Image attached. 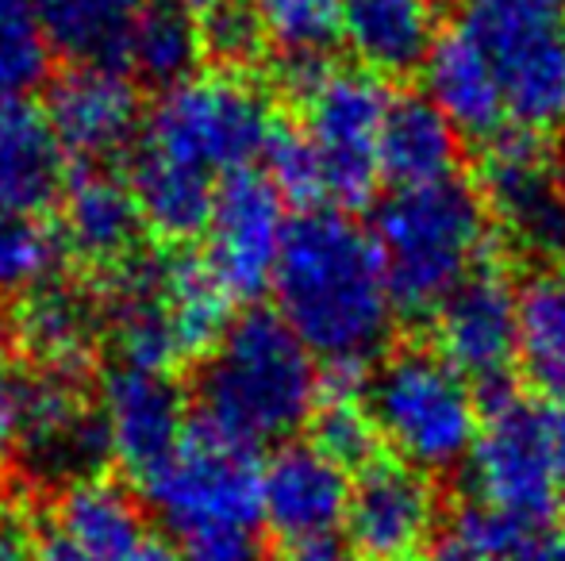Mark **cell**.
<instances>
[{
  "label": "cell",
  "instance_id": "6da1fadb",
  "mask_svg": "<svg viewBox=\"0 0 565 561\" xmlns=\"http://www.w3.org/2000/svg\"><path fill=\"white\" fill-rule=\"evenodd\" d=\"M274 300L316 362L358 374L385 354L401 312L373 235L342 212H308L289 224Z\"/></svg>",
  "mask_w": 565,
  "mask_h": 561
},
{
  "label": "cell",
  "instance_id": "7a4b0ae2",
  "mask_svg": "<svg viewBox=\"0 0 565 561\" xmlns=\"http://www.w3.org/2000/svg\"><path fill=\"white\" fill-rule=\"evenodd\" d=\"M323 374L277 312L227 323L196 377L201 427L243 450L292 439L320 408Z\"/></svg>",
  "mask_w": 565,
  "mask_h": 561
},
{
  "label": "cell",
  "instance_id": "3957f363",
  "mask_svg": "<svg viewBox=\"0 0 565 561\" xmlns=\"http://www.w3.org/2000/svg\"><path fill=\"white\" fill-rule=\"evenodd\" d=\"M370 235L396 308L424 315L489 266L492 219L473 185L447 177L388 193L373 212Z\"/></svg>",
  "mask_w": 565,
  "mask_h": 561
},
{
  "label": "cell",
  "instance_id": "277c9868",
  "mask_svg": "<svg viewBox=\"0 0 565 561\" xmlns=\"http://www.w3.org/2000/svg\"><path fill=\"white\" fill-rule=\"evenodd\" d=\"M365 408L377 439L396 450V462L427 477L466 465L484 420L473 385L424 346H404L373 369Z\"/></svg>",
  "mask_w": 565,
  "mask_h": 561
},
{
  "label": "cell",
  "instance_id": "5b68a950",
  "mask_svg": "<svg viewBox=\"0 0 565 561\" xmlns=\"http://www.w3.org/2000/svg\"><path fill=\"white\" fill-rule=\"evenodd\" d=\"M458 28L481 46L504 120L520 136L565 131V0H466Z\"/></svg>",
  "mask_w": 565,
  "mask_h": 561
},
{
  "label": "cell",
  "instance_id": "8992f818",
  "mask_svg": "<svg viewBox=\"0 0 565 561\" xmlns=\"http://www.w3.org/2000/svg\"><path fill=\"white\" fill-rule=\"evenodd\" d=\"M277 120L269 100L235 74H193L162 89L142 123L139 147L224 181L266 154Z\"/></svg>",
  "mask_w": 565,
  "mask_h": 561
},
{
  "label": "cell",
  "instance_id": "52a82bcc",
  "mask_svg": "<svg viewBox=\"0 0 565 561\" xmlns=\"http://www.w3.org/2000/svg\"><path fill=\"white\" fill-rule=\"evenodd\" d=\"M292 89L305 105V139L323 173V201L358 208L381 181L377 142L388 112V89L362 66L292 62Z\"/></svg>",
  "mask_w": 565,
  "mask_h": 561
},
{
  "label": "cell",
  "instance_id": "ba28073f",
  "mask_svg": "<svg viewBox=\"0 0 565 561\" xmlns=\"http://www.w3.org/2000/svg\"><path fill=\"white\" fill-rule=\"evenodd\" d=\"M139 488L150 511L178 531L181 542L254 531L262 524V465L254 450L204 427L189 431L181 446L139 481Z\"/></svg>",
  "mask_w": 565,
  "mask_h": 561
},
{
  "label": "cell",
  "instance_id": "9c48e42d",
  "mask_svg": "<svg viewBox=\"0 0 565 561\" xmlns=\"http://www.w3.org/2000/svg\"><path fill=\"white\" fill-rule=\"evenodd\" d=\"M469 504L535 535L558 504L562 462L554 450L546 408L497 392L466 462Z\"/></svg>",
  "mask_w": 565,
  "mask_h": 561
},
{
  "label": "cell",
  "instance_id": "30bf717a",
  "mask_svg": "<svg viewBox=\"0 0 565 561\" xmlns=\"http://www.w3.org/2000/svg\"><path fill=\"white\" fill-rule=\"evenodd\" d=\"M484 208L523 258L565 266V150L551 139L508 131L489 142L481 165Z\"/></svg>",
  "mask_w": 565,
  "mask_h": 561
},
{
  "label": "cell",
  "instance_id": "8fae6325",
  "mask_svg": "<svg viewBox=\"0 0 565 561\" xmlns=\"http://www.w3.org/2000/svg\"><path fill=\"white\" fill-rule=\"evenodd\" d=\"M209 250L204 262L227 289L231 300H258L274 289L289 224H285V196L266 173H231L216 188V208L209 219Z\"/></svg>",
  "mask_w": 565,
  "mask_h": 561
},
{
  "label": "cell",
  "instance_id": "7c38bea8",
  "mask_svg": "<svg viewBox=\"0 0 565 561\" xmlns=\"http://www.w3.org/2000/svg\"><path fill=\"white\" fill-rule=\"evenodd\" d=\"M435 481L408 462H370L350 481L347 535L365 561H416L439 531Z\"/></svg>",
  "mask_w": 565,
  "mask_h": 561
},
{
  "label": "cell",
  "instance_id": "4fadbf2b",
  "mask_svg": "<svg viewBox=\"0 0 565 561\" xmlns=\"http://www.w3.org/2000/svg\"><path fill=\"white\" fill-rule=\"evenodd\" d=\"M435 354L469 385H500L520 362V292L484 266L435 308Z\"/></svg>",
  "mask_w": 565,
  "mask_h": 561
},
{
  "label": "cell",
  "instance_id": "5bb4252c",
  "mask_svg": "<svg viewBox=\"0 0 565 561\" xmlns=\"http://www.w3.org/2000/svg\"><path fill=\"white\" fill-rule=\"evenodd\" d=\"M46 116L66 154L108 162L142 136V97L124 66H70L46 89Z\"/></svg>",
  "mask_w": 565,
  "mask_h": 561
},
{
  "label": "cell",
  "instance_id": "9a60e30c",
  "mask_svg": "<svg viewBox=\"0 0 565 561\" xmlns=\"http://www.w3.org/2000/svg\"><path fill=\"white\" fill-rule=\"evenodd\" d=\"M347 470L312 442H285L262 465V524L292 550L331 542L347 524Z\"/></svg>",
  "mask_w": 565,
  "mask_h": 561
},
{
  "label": "cell",
  "instance_id": "2e32d148",
  "mask_svg": "<svg viewBox=\"0 0 565 561\" xmlns=\"http://www.w3.org/2000/svg\"><path fill=\"white\" fill-rule=\"evenodd\" d=\"M108 450L135 481L166 462L185 439V392L162 369L119 366L100 389Z\"/></svg>",
  "mask_w": 565,
  "mask_h": 561
},
{
  "label": "cell",
  "instance_id": "e0dca14e",
  "mask_svg": "<svg viewBox=\"0 0 565 561\" xmlns=\"http://www.w3.org/2000/svg\"><path fill=\"white\" fill-rule=\"evenodd\" d=\"M20 454L43 477H77L89 481L108 450V434L100 412H93L74 389V377L43 374L31 377L28 427H23Z\"/></svg>",
  "mask_w": 565,
  "mask_h": 561
},
{
  "label": "cell",
  "instance_id": "ac0fdd59",
  "mask_svg": "<svg viewBox=\"0 0 565 561\" xmlns=\"http://www.w3.org/2000/svg\"><path fill=\"white\" fill-rule=\"evenodd\" d=\"M142 212L127 181L105 170H89L74 177L62 196V247L82 258L89 270L113 278L135 258L142 235Z\"/></svg>",
  "mask_w": 565,
  "mask_h": 561
},
{
  "label": "cell",
  "instance_id": "d6986e66",
  "mask_svg": "<svg viewBox=\"0 0 565 561\" xmlns=\"http://www.w3.org/2000/svg\"><path fill=\"white\" fill-rule=\"evenodd\" d=\"M70 154L46 108L20 97L0 105V208L39 212L66 196Z\"/></svg>",
  "mask_w": 565,
  "mask_h": 561
},
{
  "label": "cell",
  "instance_id": "ffe728a7",
  "mask_svg": "<svg viewBox=\"0 0 565 561\" xmlns=\"http://www.w3.org/2000/svg\"><path fill=\"white\" fill-rule=\"evenodd\" d=\"M339 35L370 74H412L443 35L439 0H342Z\"/></svg>",
  "mask_w": 565,
  "mask_h": 561
},
{
  "label": "cell",
  "instance_id": "44dd1931",
  "mask_svg": "<svg viewBox=\"0 0 565 561\" xmlns=\"http://www.w3.org/2000/svg\"><path fill=\"white\" fill-rule=\"evenodd\" d=\"M100 331H105V312L97 300L66 281L39 284L15 308V338L39 366H46V374H82L97 350Z\"/></svg>",
  "mask_w": 565,
  "mask_h": 561
},
{
  "label": "cell",
  "instance_id": "7402d4cb",
  "mask_svg": "<svg viewBox=\"0 0 565 561\" xmlns=\"http://www.w3.org/2000/svg\"><path fill=\"white\" fill-rule=\"evenodd\" d=\"M427 100L454 123V131L466 139L497 142L508 136L504 105H500L497 82L489 74L481 46L473 43L466 28H447L435 43L431 58L424 62Z\"/></svg>",
  "mask_w": 565,
  "mask_h": 561
},
{
  "label": "cell",
  "instance_id": "603a6c76",
  "mask_svg": "<svg viewBox=\"0 0 565 561\" xmlns=\"http://www.w3.org/2000/svg\"><path fill=\"white\" fill-rule=\"evenodd\" d=\"M458 139L454 123L427 97H393L377 142L381 177L396 188L447 181L458 165Z\"/></svg>",
  "mask_w": 565,
  "mask_h": 561
},
{
  "label": "cell",
  "instance_id": "cb8c5ba5",
  "mask_svg": "<svg viewBox=\"0 0 565 561\" xmlns=\"http://www.w3.org/2000/svg\"><path fill=\"white\" fill-rule=\"evenodd\" d=\"M58 539L89 561H131L150 542L147 519L127 488L113 481H74L58 500Z\"/></svg>",
  "mask_w": 565,
  "mask_h": 561
},
{
  "label": "cell",
  "instance_id": "d4e9b609",
  "mask_svg": "<svg viewBox=\"0 0 565 561\" xmlns=\"http://www.w3.org/2000/svg\"><path fill=\"white\" fill-rule=\"evenodd\" d=\"M127 185L142 212L147 231L166 242H189L209 231L212 208H216V181L204 173L178 165L147 147H135Z\"/></svg>",
  "mask_w": 565,
  "mask_h": 561
},
{
  "label": "cell",
  "instance_id": "484cf974",
  "mask_svg": "<svg viewBox=\"0 0 565 561\" xmlns=\"http://www.w3.org/2000/svg\"><path fill=\"white\" fill-rule=\"evenodd\" d=\"M142 8L147 0H35L46 46L70 66H124Z\"/></svg>",
  "mask_w": 565,
  "mask_h": 561
},
{
  "label": "cell",
  "instance_id": "4316f807",
  "mask_svg": "<svg viewBox=\"0 0 565 561\" xmlns=\"http://www.w3.org/2000/svg\"><path fill=\"white\" fill-rule=\"evenodd\" d=\"M158 266H162V300L181 362L209 354L231 323L227 289L220 284V278L212 273V266L204 258L185 255V250L158 258Z\"/></svg>",
  "mask_w": 565,
  "mask_h": 561
},
{
  "label": "cell",
  "instance_id": "83f0119b",
  "mask_svg": "<svg viewBox=\"0 0 565 561\" xmlns=\"http://www.w3.org/2000/svg\"><path fill=\"white\" fill-rule=\"evenodd\" d=\"M204 54L201 23L173 4H147L124 51V69L158 89L189 82Z\"/></svg>",
  "mask_w": 565,
  "mask_h": 561
},
{
  "label": "cell",
  "instance_id": "f1b7e54d",
  "mask_svg": "<svg viewBox=\"0 0 565 561\" xmlns=\"http://www.w3.org/2000/svg\"><path fill=\"white\" fill-rule=\"evenodd\" d=\"M520 362L554 397L565 392V270L539 273L520 292Z\"/></svg>",
  "mask_w": 565,
  "mask_h": 561
},
{
  "label": "cell",
  "instance_id": "f546056e",
  "mask_svg": "<svg viewBox=\"0 0 565 561\" xmlns=\"http://www.w3.org/2000/svg\"><path fill=\"white\" fill-rule=\"evenodd\" d=\"M62 239L39 216L0 208V296H28L58 270Z\"/></svg>",
  "mask_w": 565,
  "mask_h": 561
},
{
  "label": "cell",
  "instance_id": "4dcf8cb0",
  "mask_svg": "<svg viewBox=\"0 0 565 561\" xmlns=\"http://www.w3.org/2000/svg\"><path fill=\"white\" fill-rule=\"evenodd\" d=\"M51 46L35 15V0H0V105L20 100L46 77Z\"/></svg>",
  "mask_w": 565,
  "mask_h": 561
},
{
  "label": "cell",
  "instance_id": "1f68e13d",
  "mask_svg": "<svg viewBox=\"0 0 565 561\" xmlns=\"http://www.w3.org/2000/svg\"><path fill=\"white\" fill-rule=\"evenodd\" d=\"M266 39H274L292 62L323 58L331 39H339L342 0H250Z\"/></svg>",
  "mask_w": 565,
  "mask_h": 561
},
{
  "label": "cell",
  "instance_id": "d6a6232c",
  "mask_svg": "<svg viewBox=\"0 0 565 561\" xmlns=\"http://www.w3.org/2000/svg\"><path fill=\"white\" fill-rule=\"evenodd\" d=\"M266 177L274 181V188L292 204H320L323 201V173L316 162L312 142L305 139L300 128H281L277 123L274 136L266 142Z\"/></svg>",
  "mask_w": 565,
  "mask_h": 561
},
{
  "label": "cell",
  "instance_id": "836d02e7",
  "mask_svg": "<svg viewBox=\"0 0 565 561\" xmlns=\"http://www.w3.org/2000/svg\"><path fill=\"white\" fill-rule=\"evenodd\" d=\"M201 43L209 54H216L224 66H243L266 43V28H262L258 12L250 0H224L212 8L201 23Z\"/></svg>",
  "mask_w": 565,
  "mask_h": 561
},
{
  "label": "cell",
  "instance_id": "e575fe53",
  "mask_svg": "<svg viewBox=\"0 0 565 561\" xmlns=\"http://www.w3.org/2000/svg\"><path fill=\"white\" fill-rule=\"evenodd\" d=\"M28 397L31 377L0 369V465L12 454H20L23 427H28Z\"/></svg>",
  "mask_w": 565,
  "mask_h": 561
},
{
  "label": "cell",
  "instance_id": "d590c367",
  "mask_svg": "<svg viewBox=\"0 0 565 561\" xmlns=\"http://www.w3.org/2000/svg\"><path fill=\"white\" fill-rule=\"evenodd\" d=\"M181 561H266V554H262V542L254 531H227L185 542Z\"/></svg>",
  "mask_w": 565,
  "mask_h": 561
},
{
  "label": "cell",
  "instance_id": "8d00e7d4",
  "mask_svg": "<svg viewBox=\"0 0 565 561\" xmlns=\"http://www.w3.org/2000/svg\"><path fill=\"white\" fill-rule=\"evenodd\" d=\"M39 542L31 519L12 504H0V561H35Z\"/></svg>",
  "mask_w": 565,
  "mask_h": 561
},
{
  "label": "cell",
  "instance_id": "74e56055",
  "mask_svg": "<svg viewBox=\"0 0 565 561\" xmlns=\"http://www.w3.org/2000/svg\"><path fill=\"white\" fill-rule=\"evenodd\" d=\"M512 561H565V531H535Z\"/></svg>",
  "mask_w": 565,
  "mask_h": 561
},
{
  "label": "cell",
  "instance_id": "f35d334b",
  "mask_svg": "<svg viewBox=\"0 0 565 561\" xmlns=\"http://www.w3.org/2000/svg\"><path fill=\"white\" fill-rule=\"evenodd\" d=\"M285 561H365V558L350 547H339V542H312V547H297Z\"/></svg>",
  "mask_w": 565,
  "mask_h": 561
},
{
  "label": "cell",
  "instance_id": "ab89813d",
  "mask_svg": "<svg viewBox=\"0 0 565 561\" xmlns=\"http://www.w3.org/2000/svg\"><path fill=\"white\" fill-rule=\"evenodd\" d=\"M546 427H551L554 450H558V462H562V470H565V392L546 404Z\"/></svg>",
  "mask_w": 565,
  "mask_h": 561
},
{
  "label": "cell",
  "instance_id": "60d3db41",
  "mask_svg": "<svg viewBox=\"0 0 565 561\" xmlns=\"http://www.w3.org/2000/svg\"><path fill=\"white\" fill-rule=\"evenodd\" d=\"M427 561H497V558H484V554H477V550H469L466 542L447 539L435 550H427Z\"/></svg>",
  "mask_w": 565,
  "mask_h": 561
},
{
  "label": "cell",
  "instance_id": "b9f144b4",
  "mask_svg": "<svg viewBox=\"0 0 565 561\" xmlns=\"http://www.w3.org/2000/svg\"><path fill=\"white\" fill-rule=\"evenodd\" d=\"M35 561H89L85 554H77L74 547H70L66 539H58V535H51V539L39 542V554Z\"/></svg>",
  "mask_w": 565,
  "mask_h": 561
},
{
  "label": "cell",
  "instance_id": "7bdbcfd3",
  "mask_svg": "<svg viewBox=\"0 0 565 561\" xmlns=\"http://www.w3.org/2000/svg\"><path fill=\"white\" fill-rule=\"evenodd\" d=\"M131 561H181V554H178V550L166 547L162 539H154V535H150V542H147V547H142Z\"/></svg>",
  "mask_w": 565,
  "mask_h": 561
},
{
  "label": "cell",
  "instance_id": "ee69618b",
  "mask_svg": "<svg viewBox=\"0 0 565 561\" xmlns=\"http://www.w3.org/2000/svg\"><path fill=\"white\" fill-rule=\"evenodd\" d=\"M166 4L181 8V12H189V15H209L212 8H220L224 0H166Z\"/></svg>",
  "mask_w": 565,
  "mask_h": 561
},
{
  "label": "cell",
  "instance_id": "f6af8a7d",
  "mask_svg": "<svg viewBox=\"0 0 565 561\" xmlns=\"http://www.w3.org/2000/svg\"><path fill=\"white\" fill-rule=\"evenodd\" d=\"M4 338H8V327H4V320H0V354H4Z\"/></svg>",
  "mask_w": 565,
  "mask_h": 561
}]
</instances>
